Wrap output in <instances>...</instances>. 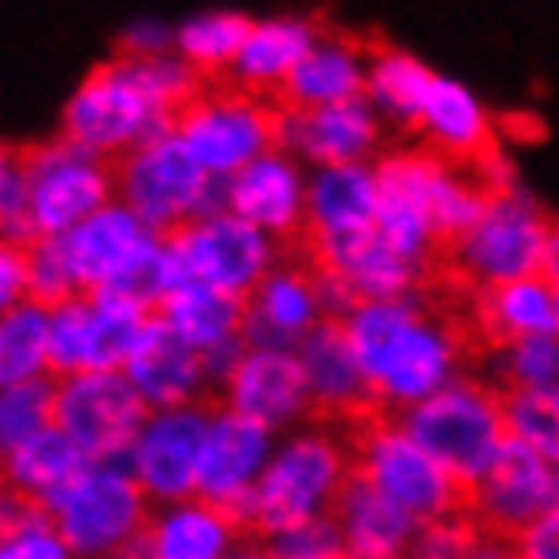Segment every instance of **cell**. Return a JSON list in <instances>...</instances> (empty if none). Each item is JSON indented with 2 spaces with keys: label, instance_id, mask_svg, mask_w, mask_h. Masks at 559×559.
<instances>
[{
  "label": "cell",
  "instance_id": "6da1fadb",
  "mask_svg": "<svg viewBox=\"0 0 559 559\" xmlns=\"http://www.w3.org/2000/svg\"><path fill=\"white\" fill-rule=\"evenodd\" d=\"M353 475V454L333 433H296L276 459L267 462L252 487V544L284 535L333 515L336 495Z\"/></svg>",
  "mask_w": 559,
  "mask_h": 559
},
{
  "label": "cell",
  "instance_id": "7a4b0ae2",
  "mask_svg": "<svg viewBox=\"0 0 559 559\" xmlns=\"http://www.w3.org/2000/svg\"><path fill=\"white\" fill-rule=\"evenodd\" d=\"M49 511H53V535L66 547V556L110 559L151 523L154 503L134 475L90 462L82 475L70 478L49 499Z\"/></svg>",
  "mask_w": 559,
  "mask_h": 559
},
{
  "label": "cell",
  "instance_id": "3957f363",
  "mask_svg": "<svg viewBox=\"0 0 559 559\" xmlns=\"http://www.w3.org/2000/svg\"><path fill=\"white\" fill-rule=\"evenodd\" d=\"M402 433L447 475L471 487L507 438L499 421V397L478 381H450L447 390L418 402L402 418Z\"/></svg>",
  "mask_w": 559,
  "mask_h": 559
},
{
  "label": "cell",
  "instance_id": "277c9868",
  "mask_svg": "<svg viewBox=\"0 0 559 559\" xmlns=\"http://www.w3.org/2000/svg\"><path fill=\"white\" fill-rule=\"evenodd\" d=\"M57 139L85 154L134 151L154 139V98L142 73L127 61L102 57L61 110Z\"/></svg>",
  "mask_w": 559,
  "mask_h": 559
},
{
  "label": "cell",
  "instance_id": "5b68a950",
  "mask_svg": "<svg viewBox=\"0 0 559 559\" xmlns=\"http://www.w3.org/2000/svg\"><path fill=\"white\" fill-rule=\"evenodd\" d=\"M353 466L414 523H438V519H471L475 523V487L459 483L433 459H426L402 433V426H385L373 433L353 454Z\"/></svg>",
  "mask_w": 559,
  "mask_h": 559
},
{
  "label": "cell",
  "instance_id": "8992f818",
  "mask_svg": "<svg viewBox=\"0 0 559 559\" xmlns=\"http://www.w3.org/2000/svg\"><path fill=\"white\" fill-rule=\"evenodd\" d=\"M211 175L199 167V158L179 139H151L127 151L114 175V195L127 199V211L139 219L151 236L182 224V219H199L203 203H207Z\"/></svg>",
  "mask_w": 559,
  "mask_h": 559
},
{
  "label": "cell",
  "instance_id": "52a82bcc",
  "mask_svg": "<svg viewBox=\"0 0 559 559\" xmlns=\"http://www.w3.org/2000/svg\"><path fill=\"white\" fill-rule=\"evenodd\" d=\"M544 236L547 211L515 191V195L499 199L495 207L483 211V219L459 239V248L447 255V264L459 267L475 293H495L503 284H515V280L539 272Z\"/></svg>",
  "mask_w": 559,
  "mask_h": 559
},
{
  "label": "cell",
  "instance_id": "ba28073f",
  "mask_svg": "<svg viewBox=\"0 0 559 559\" xmlns=\"http://www.w3.org/2000/svg\"><path fill=\"white\" fill-rule=\"evenodd\" d=\"M146 421H151V406L122 378V369L61 381L53 426L82 450L85 462H106L122 450H134V438Z\"/></svg>",
  "mask_w": 559,
  "mask_h": 559
},
{
  "label": "cell",
  "instance_id": "9c48e42d",
  "mask_svg": "<svg viewBox=\"0 0 559 559\" xmlns=\"http://www.w3.org/2000/svg\"><path fill=\"white\" fill-rule=\"evenodd\" d=\"M219 414H227L219 385H207L187 406L151 414V421L134 438V478L151 495V503H179L195 495L199 447Z\"/></svg>",
  "mask_w": 559,
  "mask_h": 559
},
{
  "label": "cell",
  "instance_id": "30bf717a",
  "mask_svg": "<svg viewBox=\"0 0 559 559\" xmlns=\"http://www.w3.org/2000/svg\"><path fill=\"white\" fill-rule=\"evenodd\" d=\"M312 25V45L288 73L280 90L276 110L288 114L321 110V106H341V102H365V73L369 57L381 49V33H357L336 21H308Z\"/></svg>",
  "mask_w": 559,
  "mask_h": 559
},
{
  "label": "cell",
  "instance_id": "8fae6325",
  "mask_svg": "<svg viewBox=\"0 0 559 559\" xmlns=\"http://www.w3.org/2000/svg\"><path fill=\"white\" fill-rule=\"evenodd\" d=\"M559 507V466L511 438L499 442L487 471L475 478V527L487 539H515L527 523Z\"/></svg>",
  "mask_w": 559,
  "mask_h": 559
},
{
  "label": "cell",
  "instance_id": "7c38bea8",
  "mask_svg": "<svg viewBox=\"0 0 559 559\" xmlns=\"http://www.w3.org/2000/svg\"><path fill=\"white\" fill-rule=\"evenodd\" d=\"M324 317L312 272L272 255V264L243 293V349H284Z\"/></svg>",
  "mask_w": 559,
  "mask_h": 559
},
{
  "label": "cell",
  "instance_id": "4fadbf2b",
  "mask_svg": "<svg viewBox=\"0 0 559 559\" xmlns=\"http://www.w3.org/2000/svg\"><path fill=\"white\" fill-rule=\"evenodd\" d=\"M219 393L227 414L255 421L267 433L300 421L308 406V381L293 349H243L219 381Z\"/></svg>",
  "mask_w": 559,
  "mask_h": 559
},
{
  "label": "cell",
  "instance_id": "5bb4252c",
  "mask_svg": "<svg viewBox=\"0 0 559 559\" xmlns=\"http://www.w3.org/2000/svg\"><path fill=\"white\" fill-rule=\"evenodd\" d=\"M224 211L255 227L267 243H280L305 224V179L288 151L260 154L224 179Z\"/></svg>",
  "mask_w": 559,
  "mask_h": 559
},
{
  "label": "cell",
  "instance_id": "9a60e30c",
  "mask_svg": "<svg viewBox=\"0 0 559 559\" xmlns=\"http://www.w3.org/2000/svg\"><path fill=\"white\" fill-rule=\"evenodd\" d=\"M390 134L365 102H341L321 110H300L284 118V151L317 167H361V158L381 154Z\"/></svg>",
  "mask_w": 559,
  "mask_h": 559
},
{
  "label": "cell",
  "instance_id": "2e32d148",
  "mask_svg": "<svg viewBox=\"0 0 559 559\" xmlns=\"http://www.w3.org/2000/svg\"><path fill=\"white\" fill-rule=\"evenodd\" d=\"M122 378L139 390V397L151 406V414L154 409L187 406L211 385L207 353L191 349L182 336H175L167 324L154 317L134 341L130 357L122 361Z\"/></svg>",
  "mask_w": 559,
  "mask_h": 559
},
{
  "label": "cell",
  "instance_id": "e0dca14e",
  "mask_svg": "<svg viewBox=\"0 0 559 559\" xmlns=\"http://www.w3.org/2000/svg\"><path fill=\"white\" fill-rule=\"evenodd\" d=\"M267 438L272 433L255 421L239 418V414H219L203 433L195 462V495L224 503L239 499L255 487V478L264 471L267 459Z\"/></svg>",
  "mask_w": 559,
  "mask_h": 559
},
{
  "label": "cell",
  "instance_id": "ac0fdd59",
  "mask_svg": "<svg viewBox=\"0 0 559 559\" xmlns=\"http://www.w3.org/2000/svg\"><path fill=\"white\" fill-rule=\"evenodd\" d=\"M154 236L130 215L127 207H102L94 211L90 219H82L78 227H70L61 236V248H66V260H70V272L78 280L90 300L102 284L127 267L142 248H151Z\"/></svg>",
  "mask_w": 559,
  "mask_h": 559
},
{
  "label": "cell",
  "instance_id": "d6986e66",
  "mask_svg": "<svg viewBox=\"0 0 559 559\" xmlns=\"http://www.w3.org/2000/svg\"><path fill=\"white\" fill-rule=\"evenodd\" d=\"M433 73L406 49H393L381 41V49L369 57L365 73V106L378 114L390 142H406L421 127V110L430 98Z\"/></svg>",
  "mask_w": 559,
  "mask_h": 559
},
{
  "label": "cell",
  "instance_id": "ffe728a7",
  "mask_svg": "<svg viewBox=\"0 0 559 559\" xmlns=\"http://www.w3.org/2000/svg\"><path fill=\"white\" fill-rule=\"evenodd\" d=\"M167 507L170 511H154L151 523L134 535V544L151 559H219L227 547L239 544V532L207 499L191 495Z\"/></svg>",
  "mask_w": 559,
  "mask_h": 559
},
{
  "label": "cell",
  "instance_id": "44dd1931",
  "mask_svg": "<svg viewBox=\"0 0 559 559\" xmlns=\"http://www.w3.org/2000/svg\"><path fill=\"white\" fill-rule=\"evenodd\" d=\"M378 215V182L369 167H324L305 187V227L317 236L369 231Z\"/></svg>",
  "mask_w": 559,
  "mask_h": 559
},
{
  "label": "cell",
  "instance_id": "7402d4cb",
  "mask_svg": "<svg viewBox=\"0 0 559 559\" xmlns=\"http://www.w3.org/2000/svg\"><path fill=\"white\" fill-rule=\"evenodd\" d=\"M312 45V25L308 21H255L248 41L239 49L231 78H236L252 98L276 106L280 90L288 73Z\"/></svg>",
  "mask_w": 559,
  "mask_h": 559
},
{
  "label": "cell",
  "instance_id": "603a6c76",
  "mask_svg": "<svg viewBox=\"0 0 559 559\" xmlns=\"http://www.w3.org/2000/svg\"><path fill=\"white\" fill-rule=\"evenodd\" d=\"M158 321L167 324L175 336H182L191 349H224V345L243 341V296L191 284V288L163 296Z\"/></svg>",
  "mask_w": 559,
  "mask_h": 559
},
{
  "label": "cell",
  "instance_id": "cb8c5ba5",
  "mask_svg": "<svg viewBox=\"0 0 559 559\" xmlns=\"http://www.w3.org/2000/svg\"><path fill=\"white\" fill-rule=\"evenodd\" d=\"M90 466L85 454L73 447L66 433L49 426V430L33 433L28 442H21L16 450H9L4 459H0V471L4 478L13 483V487L28 490V495H37V499H53L57 490L66 487L70 478H78Z\"/></svg>",
  "mask_w": 559,
  "mask_h": 559
},
{
  "label": "cell",
  "instance_id": "d4e9b609",
  "mask_svg": "<svg viewBox=\"0 0 559 559\" xmlns=\"http://www.w3.org/2000/svg\"><path fill=\"white\" fill-rule=\"evenodd\" d=\"M495 397H499V421L507 438L539 454L547 466H559V385L556 390H511Z\"/></svg>",
  "mask_w": 559,
  "mask_h": 559
},
{
  "label": "cell",
  "instance_id": "484cf974",
  "mask_svg": "<svg viewBox=\"0 0 559 559\" xmlns=\"http://www.w3.org/2000/svg\"><path fill=\"white\" fill-rule=\"evenodd\" d=\"M255 28L252 16L243 13H211L195 16L175 33V53L199 73H219L236 66L239 49Z\"/></svg>",
  "mask_w": 559,
  "mask_h": 559
},
{
  "label": "cell",
  "instance_id": "4316f807",
  "mask_svg": "<svg viewBox=\"0 0 559 559\" xmlns=\"http://www.w3.org/2000/svg\"><path fill=\"white\" fill-rule=\"evenodd\" d=\"M57 393H61V378L49 369L0 390V459L28 442L33 433L53 426Z\"/></svg>",
  "mask_w": 559,
  "mask_h": 559
},
{
  "label": "cell",
  "instance_id": "83f0119b",
  "mask_svg": "<svg viewBox=\"0 0 559 559\" xmlns=\"http://www.w3.org/2000/svg\"><path fill=\"white\" fill-rule=\"evenodd\" d=\"M45 333H49V312L25 305V300L0 317V390L41 373Z\"/></svg>",
  "mask_w": 559,
  "mask_h": 559
},
{
  "label": "cell",
  "instance_id": "f1b7e54d",
  "mask_svg": "<svg viewBox=\"0 0 559 559\" xmlns=\"http://www.w3.org/2000/svg\"><path fill=\"white\" fill-rule=\"evenodd\" d=\"M478 547V527L471 519H438L418 523L406 559H466Z\"/></svg>",
  "mask_w": 559,
  "mask_h": 559
},
{
  "label": "cell",
  "instance_id": "f546056e",
  "mask_svg": "<svg viewBox=\"0 0 559 559\" xmlns=\"http://www.w3.org/2000/svg\"><path fill=\"white\" fill-rule=\"evenodd\" d=\"M511 544H515L519 559H559V507L527 523Z\"/></svg>",
  "mask_w": 559,
  "mask_h": 559
},
{
  "label": "cell",
  "instance_id": "4dcf8cb0",
  "mask_svg": "<svg viewBox=\"0 0 559 559\" xmlns=\"http://www.w3.org/2000/svg\"><path fill=\"white\" fill-rule=\"evenodd\" d=\"M25 296V248L0 243V312L21 305Z\"/></svg>",
  "mask_w": 559,
  "mask_h": 559
},
{
  "label": "cell",
  "instance_id": "1f68e13d",
  "mask_svg": "<svg viewBox=\"0 0 559 559\" xmlns=\"http://www.w3.org/2000/svg\"><path fill=\"white\" fill-rule=\"evenodd\" d=\"M0 559H70V556H66V547L57 544V535H28V539L0 547Z\"/></svg>",
  "mask_w": 559,
  "mask_h": 559
},
{
  "label": "cell",
  "instance_id": "d6a6232c",
  "mask_svg": "<svg viewBox=\"0 0 559 559\" xmlns=\"http://www.w3.org/2000/svg\"><path fill=\"white\" fill-rule=\"evenodd\" d=\"M490 127H495L499 142H507V139H515V142H539L547 134L544 122H539L535 114H503V118H495Z\"/></svg>",
  "mask_w": 559,
  "mask_h": 559
},
{
  "label": "cell",
  "instance_id": "836d02e7",
  "mask_svg": "<svg viewBox=\"0 0 559 559\" xmlns=\"http://www.w3.org/2000/svg\"><path fill=\"white\" fill-rule=\"evenodd\" d=\"M535 276L551 288V296L559 293V215H547V236H544V252H539V272Z\"/></svg>",
  "mask_w": 559,
  "mask_h": 559
},
{
  "label": "cell",
  "instance_id": "e575fe53",
  "mask_svg": "<svg viewBox=\"0 0 559 559\" xmlns=\"http://www.w3.org/2000/svg\"><path fill=\"white\" fill-rule=\"evenodd\" d=\"M466 559H519V551L511 539H487V535H478V547Z\"/></svg>",
  "mask_w": 559,
  "mask_h": 559
},
{
  "label": "cell",
  "instance_id": "d590c367",
  "mask_svg": "<svg viewBox=\"0 0 559 559\" xmlns=\"http://www.w3.org/2000/svg\"><path fill=\"white\" fill-rule=\"evenodd\" d=\"M231 559H264V556H260L255 547H248V551H239V556H231Z\"/></svg>",
  "mask_w": 559,
  "mask_h": 559
},
{
  "label": "cell",
  "instance_id": "8d00e7d4",
  "mask_svg": "<svg viewBox=\"0 0 559 559\" xmlns=\"http://www.w3.org/2000/svg\"><path fill=\"white\" fill-rule=\"evenodd\" d=\"M0 179H4V142H0Z\"/></svg>",
  "mask_w": 559,
  "mask_h": 559
}]
</instances>
